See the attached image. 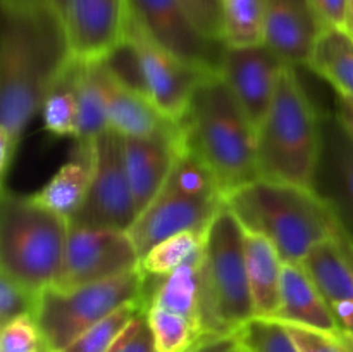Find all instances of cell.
Instances as JSON below:
<instances>
[{
	"instance_id": "b9f144b4",
	"label": "cell",
	"mask_w": 353,
	"mask_h": 352,
	"mask_svg": "<svg viewBox=\"0 0 353 352\" xmlns=\"http://www.w3.org/2000/svg\"><path fill=\"white\" fill-rule=\"evenodd\" d=\"M348 331H350V333H352V337H353V324H352L350 328H348Z\"/></svg>"
},
{
	"instance_id": "8992f818",
	"label": "cell",
	"mask_w": 353,
	"mask_h": 352,
	"mask_svg": "<svg viewBox=\"0 0 353 352\" xmlns=\"http://www.w3.org/2000/svg\"><path fill=\"white\" fill-rule=\"evenodd\" d=\"M69 219L47 209L33 195L3 186L0 206V273L41 293L61 271Z\"/></svg>"
},
{
	"instance_id": "4fadbf2b",
	"label": "cell",
	"mask_w": 353,
	"mask_h": 352,
	"mask_svg": "<svg viewBox=\"0 0 353 352\" xmlns=\"http://www.w3.org/2000/svg\"><path fill=\"white\" fill-rule=\"evenodd\" d=\"M312 190L330 207L345 237L353 242V138L334 110L321 113V154Z\"/></svg>"
},
{
	"instance_id": "7bdbcfd3",
	"label": "cell",
	"mask_w": 353,
	"mask_h": 352,
	"mask_svg": "<svg viewBox=\"0 0 353 352\" xmlns=\"http://www.w3.org/2000/svg\"><path fill=\"white\" fill-rule=\"evenodd\" d=\"M41 352H50V351H48L47 347H43V349H41Z\"/></svg>"
},
{
	"instance_id": "83f0119b",
	"label": "cell",
	"mask_w": 353,
	"mask_h": 352,
	"mask_svg": "<svg viewBox=\"0 0 353 352\" xmlns=\"http://www.w3.org/2000/svg\"><path fill=\"white\" fill-rule=\"evenodd\" d=\"M147 317L159 352H188L202 338L199 326L164 307H148Z\"/></svg>"
},
{
	"instance_id": "d590c367",
	"label": "cell",
	"mask_w": 353,
	"mask_h": 352,
	"mask_svg": "<svg viewBox=\"0 0 353 352\" xmlns=\"http://www.w3.org/2000/svg\"><path fill=\"white\" fill-rule=\"evenodd\" d=\"M195 26L212 41L221 40L223 0H181Z\"/></svg>"
},
{
	"instance_id": "7c38bea8",
	"label": "cell",
	"mask_w": 353,
	"mask_h": 352,
	"mask_svg": "<svg viewBox=\"0 0 353 352\" xmlns=\"http://www.w3.org/2000/svg\"><path fill=\"white\" fill-rule=\"evenodd\" d=\"M126 14L152 38L203 71H219L224 45L207 38L181 0H126Z\"/></svg>"
},
{
	"instance_id": "d6a6232c",
	"label": "cell",
	"mask_w": 353,
	"mask_h": 352,
	"mask_svg": "<svg viewBox=\"0 0 353 352\" xmlns=\"http://www.w3.org/2000/svg\"><path fill=\"white\" fill-rule=\"evenodd\" d=\"M40 293L26 289L10 276L0 273V323L7 324L21 316L37 314Z\"/></svg>"
},
{
	"instance_id": "44dd1931",
	"label": "cell",
	"mask_w": 353,
	"mask_h": 352,
	"mask_svg": "<svg viewBox=\"0 0 353 352\" xmlns=\"http://www.w3.org/2000/svg\"><path fill=\"white\" fill-rule=\"evenodd\" d=\"M272 320L316 330H345L300 262H285L283 266L281 302Z\"/></svg>"
},
{
	"instance_id": "30bf717a",
	"label": "cell",
	"mask_w": 353,
	"mask_h": 352,
	"mask_svg": "<svg viewBox=\"0 0 353 352\" xmlns=\"http://www.w3.org/2000/svg\"><path fill=\"white\" fill-rule=\"evenodd\" d=\"M123 40L137 59L145 93L165 116L181 123L196 86L210 71L190 64L159 45L128 14Z\"/></svg>"
},
{
	"instance_id": "9c48e42d",
	"label": "cell",
	"mask_w": 353,
	"mask_h": 352,
	"mask_svg": "<svg viewBox=\"0 0 353 352\" xmlns=\"http://www.w3.org/2000/svg\"><path fill=\"white\" fill-rule=\"evenodd\" d=\"M137 217L123 137L109 128L92 141V182L85 202L69 224L130 231Z\"/></svg>"
},
{
	"instance_id": "484cf974",
	"label": "cell",
	"mask_w": 353,
	"mask_h": 352,
	"mask_svg": "<svg viewBox=\"0 0 353 352\" xmlns=\"http://www.w3.org/2000/svg\"><path fill=\"white\" fill-rule=\"evenodd\" d=\"M102 61H83L78 97V144H92L100 133L109 130Z\"/></svg>"
},
{
	"instance_id": "4dcf8cb0",
	"label": "cell",
	"mask_w": 353,
	"mask_h": 352,
	"mask_svg": "<svg viewBox=\"0 0 353 352\" xmlns=\"http://www.w3.org/2000/svg\"><path fill=\"white\" fill-rule=\"evenodd\" d=\"M234 333L247 352H300L285 323L272 317H252Z\"/></svg>"
},
{
	"instance_id": "52a82bcc",
	"label": "cell",
	"mask_w": 353,
	"mask_h": 352,
	"mask_svg": "<svg viewBox=\"0 0 353 352\" xmlns=\"http://www.w3.org/2000/svg\"><path fill=\"white\" fill-rule=\"evenodd\" d=\"M223 206L224 193L216 176L195 152L183 145L164 186L128 233L141 259L172 235L205 233Z\"/></svg>"
},
{
	"instance_id": "836d02e7",
	"label": "cell",
	"mask_w": 353,
	"mask_h": 352,
	"mask_svg": "<svg viewBox=\"0 0 353 352\" xmlns=\"http://www.w3.org/2000/svg\"><path fill=\"white\" fill-rule=\"evenodd\" d=\"M45 347L34 316H21L3 324L0 352H41Z\"/></svg>"
},
{
	"instance_id": "cb8c5ba5",
	"label": "cell",
	"mask_w": 353,
	"mask_h": 352,
	"mask_svg": "<svg viewBox=\"0 0 353 352\" xmlns=\"http://www.w3.org/2000/svg\"><path fill=\"white\" fill-rule=\"evenodd\" d=\"M81 68L83 61L71 55L68 64L55 76L47 95H45L43 107H41L43 126L54 137H68L76 140Z\"/></svg>"
},
{
	"instance_id": "e0dca14e",
	"label": "cell",
	"mask_w": 353,
	"mask_h": 352,
	"mask_svg": "<svg viewBox=\"0 0 353 352\" xmlns=\"http://www.w3.org/2000/svg\"><path fill=\"white\" fill-rule=\"evenodd\" d=\"M341 328L353 324V242L345 235L327 238L300 262Z\"/></svg>"
},
{
	"instance_id": "4316f807",
	"label": "cell",
	"mask_w": 353,
	"mask_h": 352,
	"mask_svg": "<svg viewBox=\"0 0 353 352\" xmlns=\"http://www.w3.org/2000/svg\"><path fill=\"white\" fill-rule=\"evenodd\" d=\"M268 0H223L221 40L224 47L243 48L264 43Z\"/></svg>"
},
{
	"instance_id": "603a6c76",
	"label": "cell",
	"mask_w": 353,
	"mask_h": 352,
	"mask_svg": "<svg viewBox=\"0 0 353 352\" xmlns=\"http://www.w3.org/2000/svg\"><path fill=\"white\" fill-rule=\"evenodd\" d=\"M92 182V144H79L78 157L65 162L50 182L31 193L38 204L71 219L85 202Z\"/></svg>"
},
{
	"instance_id": "8d00e7d4",
	"label": "cell",
	"mask_w": 353,
	"mask_h": 352,
	"mask_svg": "<svg viewBox=\"0 0 353 352\" xmlns=\"http://www.w3.org/2000/svg\"><path fill=\"white\" fill-rule=\"evenodd\" d=\"M309 2L324 30L326 28H341L343 30L347 0H309Z\"/></svg>"
},
{
	"instance_id": "ac0fdd59",
	"label": "cell",
	"mask_w": 353,
	"mask_h": 352,
	"mask_svg": "<svg viewBox=\"0 0 353 352\" xmlns=\"http://www.w3.org/2000/svg\"><path fill=\"white\" fill-rule=\"evenodd\" d=\"M323 30L309 0H268L264 45L288 66L307 68Z\"/></svg>"
},
{
	"instance_id": "2e32d148",
	"label": "cell",
	"mask_w": 353,
	"mask_h": 352,
	"mask_svg": "<svg viewBox=\"0 0 353 352\" xmlns=\"http://www.w3.org/2000/svg\"><path fill=\"white\" fill-rule=\"evenodd\" d=\"M64 23L72 57H109L123 43L126 0H68Z\"/></svg>"
},
{
	"instance_id": "1f68e13d",
	"label": "cell",
	"mask_w": 353,
	"mask_h": 352,
	"mask_svg": "<svg viewBox=\"0 0 353 352\" xmlns=\"http://www.w3.org/2000/svg\"><path fill=\"white\" fill-rule=\"evenodd\" d=\"M300 352H353V337L348 330L326 331L285 324Z\"/></svg>"
},
{
	"instance_id": "d4e9b609",
	"label": "cell",
	"mask_w": 353,
	"mask_h": 352,
	"mask_svg": "<svg viewBox=\"0 0 353 352\" xmlns=\"http://www.w3.org/2000/svg\"><path fill=\"white\" fill-rule=\"evenodd\" d=\"M307 68L326 79L338 95L353 99V38L341 28L321 31Z\"/></svg>"
},
{
	"instance_id": "7402d4cb",
	"label": "cell",
	"mask_w": 353,
	"mask_h": 352,
	"mask_svg": "<svg viewBox=\"0 0 353 352\" xmlns=\"http://www.w3.org/2000/svg\"><path fill=\"white\" fill-rule=\"evenodd\" d=\"M245 230V228H243ZM245 261L255 316L276 317L281 302L285 261L265 237L245 230Z\"/></svg>"
},
{
	"instance_id": "d6986e66",
	"label": "cell",
	"mask_w": 353,
	"mask_h": 352,
	"mask_svg": "<svg viewBox=\"0 0 353 352\" xmlns=\"http://www.w3.org/2000/svg\"><path fill=\"white\" fill-rule=\"evenodd\" d=\"M183 145L185 138L123 137L124 161L138 216L161 192Z\"/></svg>"
},
{
	"instance_id": "e575fe53",
	"label": "cell",
	"mask_w": 353,
	"mask_h": 352,
	"mask_svg": "<svg viewBox=\"0 0 353 352\" xmlns=\"http://www.w3.org/2000/svg\"><path fill=\"white\" fill-rule=\"evenodd\" d=\"M107 352H159L154 333L148 324L147 311L141 309L130 321L123 333L116 338Z\"/></svg>"
},
{
	"instance_id": "5bb4252c",
	"label": "cell",
	"mask_w": 353,
	"mask_h": 352,
	"mask_svg": "<svg viewBox=\"0 0 353 352\" xmlns=\"http://www.w3.org/2000/svg\"><path fill=\"white\" fill-rule=\"evenodd\" d=\"M285 66L288 64L264 43L243 48L224 47L217 72L255 130L268 114Z\"/></svg>"
},
{
	"instance_id": "6da1fadb",
	"label": "cell",
	"mask_w": 353,
	"mask_h": 352,
	"mask_svg": "<svg viewBox=\"0 0 353 352\" xmlns=\"http://www.w3.org/2000/svg\"><path fill=\"white\" fill-rule=\"evenodd\" d=\"M71 59L64 17L33 0H2L0 171L6 182L24 130Z\"/></svg>"
},
{
	"instance_id": "3957f363",
	"label": "cell",
	"mask_w": 353,
	"mask_h": 352,
	"mask_svg": "<svg viewBox=\"0 0 353 352\" xmlns=\"http://www.w3.org/2000/svg\"><path fill=\"white\" fill-rule=\"evenodd\" d=\"M241 226L268 238L285 262H302L312 247L343 235L312 188L259 178L224 197Z\"/></svg>"
},
{
	"instance_id": "5b68a950",
	"label": "cell",
	"mask_w": 353,
	"mask_h": 352,
	"mask_svg": "<svg viewBox=\"0 0 353 352\" xmlns=\"http://www.w3.org/2000/svg\"><path fill=\"white\" fill-rule=\"evenodd\" d=\"M252 317L255 309L245 261V230L224 204L210 221L202 245V337L234 333Z\"/></svg>"
},
{
	"instance_id": "7a4b0ae2",
	"label": "cell",
	"mask_w": 353,
	"mask_h": 352,
	"mask_svg": "<svg viewBox=\"0 0 353 352\" xmlns=\"http://www.w3.org/2000/svg\"><path fill=\"white\" fill-rule=\"evenodd\" d=\"M181 124L185 145L212 171L224 197L259 179L257 130L219 72L203 76Z\"/></svg>"
},
{
	"instance_id": "ba28073f",
	"label": "cell",
	"mask_w": 353,
	"mask_h": 352,
	"mask_svg": "<svg viewBox=\"0 0 353 352\" xmlns=\"http://www.w3.org/2000/svg\"><path fill=\"white\" fill-rule=\"evenodd\" d=\"M141 269L69 290L48 286L40 293L34 314L45 347L50 352H62L114 311L141 300Z\"/></svg>"
},
{
	"instance_id": "f1b7e54d",
	"label": "cell",
	"mask_w": 353,
	"mask_h": 352,
	"mask_svg": "<svg viewBox=\"0 0 353 352\" xmlns=\"http://www.w3.org/2000/svg\"><path fill=\"white\" fill-rule=\"evenodd\" d=\"M203 237L205 233H200V231H185V233L165 238L141 257L140 269L147 275L171 273L202 248Z\"/></svg>"
},
{
	"instance_id": "ab89813d",
	"label": "cell",
	"mask_w": 353,
	"mask_h": 352,
	"mask_svg": "<svg viewBox=\"0 0 353 352\" xmlns=\"http://www.w3.org/2000/svg\"><path fill=\"white\" fill-rule=\"evenodd\" d=\"M33 2L45 3V6L52 7L54 10H57L62 17H65V7H68V0H33Z\"/></svg>"
},
{
	"instance_id": "ffe728a7",
	"label": "cell",
	"mask_w": 353,
	"mask_h": 352,
	"mask_svg": "<svg viewBox=\"0 0 353 352\" xmlns=\"http://www.w3.org/2000/svg\"><path fill=\"white\" fill-rule=\"evenodd\" d=\"M143 273V271H141ZM200 286H202V248L186 259L181 266L165 275L143 273L141 304L148 307H164L199 326L200 333Z\"/></svg>"
},
{
	"instance_id": "60d3db41",
	"label": "cell",
	"mask_w": 353,
	"mask_h": 352,
	"mask_svg": "<svg viewBox=\"0 0 353 352\" xmlns=\"http://www.w3.org/2000/svg\"><path fill=\"white\" fill-rule=\"evenodd\" d=\"M343 30L353 38V0H347V12H345Z\"/></svg>"
},
{
	"instance_id": "277c9868",
	"label": "cell",
	"mask_w": 353,
	"mask_h": 352,
	"mask_svg": "<svg viewBox=\"0 0 353 352\" xmlns=\"http://www.w3.org/2000/svg\"><path fill=\"white\" fill-rule=\"evenodd\" d=\"M321 154V113L296 68L285 66L274 99L257 128L259 178L312 188Z\"/></svg>"
},
{
	"instance_id": "9a60e30c",
	"label": "cell",
	"mask_w": 353,
	"mask_h": 352,
	"mask_svg": "<svg viewBox=\"0 0 353 352\" xmlns=\"http://www.w3.org/2000/svg\"><path fill=\"white\" fill-rule=\"evenodd\" d=\"M102 76L110 130L121 137L185 138L183 124L165 116L143 90L121 78L107 57L102 61Z\"/></svg>"
},
{
	"instance_id": "8fae6325",
	"label": "cell",
	"mask_w": 353,
	"mask_h": 352,
	"mask_svg": "<svg viewBox=\"0 0 353 352\" xmlns=\"http://www.w3.org/2000/svg\"><path fill=\"white\" fill-rule=\"evenodd\" d=\"M140 254L128 231L69 224L61 271L52 286L76 289L140 269Z\"/></svg>"
},
{
	"instance_id": "f35d334b",
	"label": "cell",
	"mask_w": 353,
	"mask_h": 352,
	"mask_svg": "<svg viewBox=\"0 0 353 352\" xmlns=\"http://www.w3.org/2000/svg\"><path fill=\"white\" fill-rule=\"evenodd\" d=\"M334 114L338 116L340 123L353 138V99L343 95H334Z\"/></svg>"
},
{
	"instance_id": "f546056e",
	"label": "cell",
	"mask_w": 353,
	"mask_h": 352,
	"mask_svg": "<svg viewBox=\"0 0 353 352\" xmlns=\"http://www.w3.org/2000/svg\"><path fill=\"white\" fill-rule=\"evenodd\" d=\"M143 309L141 300L137 302H130L126 306L119 307L114 311L112 314L105 317V320L99 321L93 324L92 328L79 335L71 345L64 349L62 352H107L110 345L116 342V338L123 333L124 328L130 324V321L137 316L140 311Z\"/></svg>"
},
{
	"instance_id": "74e56055",
	"label": "cell",
	"mask_w": 353,
	"mask_h": 352,
	"mask_svg": "<svg viewBox=\"0 0 353 352\" xmlns=\"http://www.w3.org/2000/svg\"><path fill=\"white\" fill-rule=\"evenodd\" d=\"M188 352H247L236 333L205 335Z\"/></svg>"
}]
</instances>
